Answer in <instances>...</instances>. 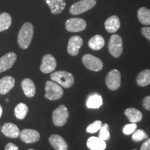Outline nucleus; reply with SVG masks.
I'll return each mask as SVG.
<instances>
[{
  "label": "nucleus",
  "instance_id": "0eeeda50",
  "mask_svg": "<svg viewBox=\"0 0 150 150\" xmlns=\"http://www.w3.org/2000/svg\"><path fill=\"white\" fill-rule=\"evenodd\" d=\"M83 65L86 68L94 72H98L103 68V63L100 59L91 54H85L82 58Z\"/></svg>",
  "mask_w": 150,
  "mask_h": 150
},
{
  "label": "nucleus",
  "instance_id": "a878e982",
  "mask_svg": "<svg viewBox=\"0 0 150 150\" xmlns=\"http://www.w3.org/2000/svg\"><path fill=\"white\" fill-rule=\"evenodd\" d=\"M12 23V18L8 13H2L0 14V32L4 31L11 27Z\"/></svg>",
  "mask_w": 150,
  "mask_h": 150
},
{
  "label": "nucleus",
  "instance_id": "1a4fd4ad",
  "mask_svg": "<svg viewBox=\"0 0 150 150\" xmlns=\"http://www.w3.org/2000/svg\"><path fill=\"white\" fill-rule=\"evenodd\" d=\"M86 22L83 19L75 18H70L65 22V28L70 32H79L86 29Z\"/></svg>",
  "mask_w": 150,
  "mask_h": 150
},
{
  "label": "nucleus",
  "instance_id": "f3484780",
  "mask_svg": "<svg viewBox=\"0 0 150 150\" xmlns=\"http://www.w3.org/2000/svg\"><path fill=\"white\" fill-rule=\"evenodd\" d=\"M45 1L50 7L52 13L54 15L63 12L66 6L65 0H45Z\"/></svg>",
  "mask_w": 150,
  "mask_h": 150
},
{
  "label": "nucleus",
  "instance_id": "393cba45",
  "mask_svg": "<svg viewBox=\"0 0 150 150\" xmlns=\"http://www.w3.org/2000/svg\"><path fill=\"white\" fill-rule=\"evenodd\" d=\"M138 18L143 25H150V10L146 7H141L138 11Z\"/></svg>",
  "mask_w": 150,
  "mask_h": 150
},
{
  "label": "nucleus",
  "instance_id": "7c9ffc66",
  "mask_svg": "<svg viewBox=\"0 0 150 150\" xmlns=\"http://www.w3.org/2000/svg\"><path fill=\"white\" fill-rule=\"evenodd\" d=\"M136 129H137V125L136 123L129 124V125H125V126L123 127L122 132L124 134L128 136V135L132 134L136 130Z\"/></svg>",
  "mask_w": 150,
  "mask_h": 150
},
{
  "label": "nucleus",
  "instance_id": "c9c22d12",
  "mask_svg": "<svg viewBox=\"0 0 150 150\" xmlns=\"http://www.w3.org/2000/svg\"><path fill=\"white\" fill-rule=\"evenodd\" d=\"M2 112H3L2 107H1V106L0 105V117H1V115H2Z\"/></svg>",
  "mask_w": 150,
  "mask_h": 150
},
{
  "label": "nucleus",
  "instance_id": "f03ea898",
  "mask_svg": "<svg viewBox=\"0 0 150 150\" xmlns=\"http://www.w3.org/2000/svg\"><path fill=\"white\" fill-rule=\"evenodd\" d=\"M50 78L53 81L65 88H69L74 83V76L71 73L66 71H57L50 75Z\"/></svg>",
  "mask_w": 150,
  "mask_h": 150
},
{
  "label": "nucleus",
  "instance_id": "cd10ccee",
  "mask_svg": "<svg viewBox=\"0 0 150 150\" xmlns=\"http://www.w3.org/2000/svg\"><path fill=\"white\" fill-rule=\"evenodd\" d=\"M131 138L135 142H140L141 140L147 139L148 135L142 129H138L133 133Z\"/></svg>",
  "mask_w": 150,
  "mask_h": 150
},
{
  "label": "nucleus",
  "instance_id": "6ab92c4d",
  "mask_svg": "<svg viewBox=\"0 0 150 150\" xmlns=\"http://www.w3.org/2000/svg\"><path fill=\"white\" fill-rule=\"evenodd\" d=\"M87 147L90 150H104L106 144L104 140L99 137L92 136L87 140Z\"/></svg>",
  "mask_w": 150,
  "mask_h": 150
},
{
  "label": "nucleus",
  "instance_id": "bb28decb",
  "mask_svg": "<svg viewBox=\"0 0 150 150\" xmlns=\"http://www.w3.org/2000/svg\"><path fill=\"white\" fill-rule=\"evenodd\" d=\"M28 110L27 105L24 103H20L15 108V115L19 120H23L27 116Z\"/></svg>",
  "mask_w": 150,
  "mask_h": 150
},
{
  "label": "nucleus",
  "instance_id": "f8f14e48",
  "mask_svg": "<svg viewBox=\"0 0 150 150\" xmlns=\"http://www.w3.org/2000/svg\"><path fill=\"white\" fill-rule=\"evenodd\" d=\"M82 45H83V39L81 38L79 35L72 36L67 44V52L71 56H76L79 54Z\"/></svg>",
  "mask_w": 150,
  "mask_h": 150
},
{
  "label": "nucleus",
  "instance_id": "a211bd4d",
  "mask_svg": "<svg viewBox=\"0 0 150 150\" xmlns=\"http://www.w3.org/2000/svg\"><path fill=\"white\" fill-rule=\"evenodd\" d=\"M15 86V79L13 76H6L0 79V94L6 95Z\"/></svg>",
  "mask_w": 150,
  "mask_h": 150
},
{
  "label": "nucleus",
  "instance_id": "423d86ee",
  "mask_svg": "<svg viewBox=\"0 0 150 150\" xmlns=\"http://www.w3.org/2000/svg\"><path fill=\"white\" fill-rule=\"evenodd\" d=\"M69 117V112L65 105H61L53 111L52 120L56 127L64 126Z\"/></svg>",
  "mask_w": 150,
  "mask_h": 150
},
{
  "label": "nucleus",
  "instance_id": "72a5a7b5",
  "mask_svg": "<svg viewBox=\"0 0 150 150\" xmlns=\"http://www.w3.org/2000/svg\"><path fill=\"white\" fill-rule=\"evenodd\" d=\"M140 150H150V138L143 142L140 148Z\"/></svg>",
  "mask_w": 150,
  "mask_h": 150
},
{
  "label": "nucleus",
  "instance_id": "4468645a",
  "mask_svg": "<svg viewBox=\"0 0 150 150\" xmlns=\"http://www.w3.org/2000/svg\"><path fill=\"white\" fill-rule=\"evenodd\" d=\"M1 132L6 137L11 138H17L20 136V131L18 127L13 123H6L1 127Z\"/></svg>",
  "mask_w": 150,
  "mask_h": 150
},
{
  "label": "nucleus",
  "instance_id": "b1692460",
  "mask_svg": "<svg viewBox=\"0 0 150 150\" xmlns=\"http://www.w3.org/2000/svg\"><path fill=\"white\" fill-rule=\"evenodd\" d=\"M136 83L139 86L145 87L150 84V70L146 69L138 74L136 78Z\"/></svg>",
  "mask_w": 150,
  "mask_h": 150
},
{
  "label": "nucleus",
  "instance_id": "4be33fe9",
  "mask_svg": "<svg viewBox=\"0 0 150 150\" xmlns=\"http://www.w3.org/2000/svg\"><path fill=\"white\" fill-rule=\"evenodd\" d=\"M125 114L131 123L138 122L142 118V112L135 108H127L125 111Z\"/></svg>",
  "mask_w": 150,
  "mask_h": 150
},
{
  "label": "nucleus",
  "instance_id": "aec40b11",
  "mask_svg": "<svg viewBox=\"0 0 150 150\" xmlns=\"http://www.w3.org/2000/svg\"><path fill=\"white\" fill-rule=\"evenodd\" d=\"M22 88L24 95L28 97H33L35 94V86L33 81L30 79H24L22 81Z\"/></svg>",
  "mask_w": 150,
  "mask_h": 150
},
{
  "label": "nucleus",
  "instance_id": "9d476101",
  "mask_svg": "<svg viewBox=\"0 0 150 150\" xmlns=\"http://www.w3.org/2000/svg\"><path fill=\"white\" fill-rule=\"evenodd\" d=\"M57 63L55 58L51 54H46L43 56L42 60V64L40 67V70L45 74L51 73L55 70Z\"/></svg>",
  "mask_w": 150,
  "mask_h": 150
},
{
  "label": "nucleus",
  "instance_id": "39448f33",
  "mask_svg": "<svg viewBox=\"0 0 150 150\" xmlns=\"http://www.w3.org/2000/svg\"><path fill=\"white\" fill-rule=\"evenodd\" d=\"M108 51L115 58H118L121 56L123 52V42L120 35L117 34L111 35L108 42Z\"/></svg>",
  "mask_w": 150,
  "mask_h": 150
},
{
  "label": "nucleus",
  "instance_id": "6e6552de",
  "mask_svg": "<svg viewBox=\"0 0 150 150\" xmlns=\"http://www.w3.org/2000/svg\"><path fill=\"white\" fill-rule=\"evenodd\" d=\"M106 84L110 91H116L120 86L121 74L117 70L110 71L106 75Z\"/></svg>",
  "mask_w": 150,
  "mask_h": 150
},
{
  "label": "nucleus",
  "instance_id": "dca6fc26",
  "mask_svg": "<svg viewBox=\"0 0 150 150\" xmlns=\"http://www.w3.org/2000/svg\"><path fill=\"white\" fill-rule=\"evenodd\" d=\"M49 142L56 150H67V142L59 135H52L49 138Z\"/></svg>",
  "mask_w": 150,
  "mask_h": 150
},
{
  "label": "nucleus",
  "instance_id": "2eb2a0df",
  "mask_svg": "<svg viewBox=\"0 0 150 150\" xmlns=\"http://www.w3.org/2000/svg\"><path fill=\"white\" fill-rule=\"evenodd\" d=\"M105 29L107 32L113 33L120 27V21L117 16H112L106 20L104 23Z\"/></svg>",
  "mask_w": 150,
  "mask_h": 150
},
{
  "label": "nucleus",
  "instance_id": "473e14b6",
  "mask_svg": "<svg viewBox=\"0 0 150 150\" xmlns=\"http://www.w3.org/2000/svg\"><path fill=\"white\" fill-rule=\"evenodd\" d=\"M142 106L146 110H150V96H147L143 99Z\"/></svg>",
  "mask_w": 150,
  "mask_h": 150
},
{
  "label": "nucleus",
  "instance_id": "412c9836",
  "mask_svg": "<svg viewBox=\"0 0 150 150\" xmlns=\"http://www.w3.org/2000/svg\"><path fill=\"white\" fill-rule=\"evenodd\" d=\"M104 45L105 41L104 38L99 34L94 35L88 40L89 47L93 50H95V51L102 50L104 47Z\"/></svg>",
  "mask_w": 150,
  "mask_h": 150
},
{
  "label": "nucleus",
  "instance_id": "4c0bfd02",
  "mask_svg": "<svg viewBox=\"0 0 150 150\" xmlns=\"http://www.w3.org/2000/svg\"><path fill=\"white\" fill-rule=\"evenodd\" d=\"M134 150H136V149H134Z\"/></svg>",
  "mask_w": 150,
  "mask_h": 150
},
{
  "label": "nucleus",
  "instance_id": "ddd939ff",
  "mask_svg": "<svg viewBox=\"0 0 150 150\" xmlns=\"http://www.w3.org/2000/svg\"><path fill=\"white\" fill-rule=\"evenodd\" d=\"M16 60L17 55L14 52H9L0 58V72H4L10 69Z\"/></svg>",
  "mask_w": 150,
  "mask_h": 150
},
{
  "label": "nucleus",
  "instance_id": "c756f323",
  "mask_svg": "<svg viewBox=\"0 0 150 150\" xmlns=\"http://www.w3.org/2000/svg\"><path fill=\"white\" fill-rule=\"evenodd\" d=\"M102 126V122L100 120H96L93 122V123L90 124L86 128V131L90 134H94L96 133L97 131H99L101 127Z\"/></svg>",
  "mask_w": 150,
  "mask_h": 150
},
{
  "label": "nucleus",
  "instance_id": "5701e85b",
  "mask_svg": "<svg viewBox=\"0 0 150 150\" xmlns=\"http://www.w3.org/2000/svg\"><path fill=\"white\" fill-rule=\"evenodd\" d=\"M102 104V96L96 93L90 95L86 102V106L88 108H99Z\"/></svg>",
  "mask_w": 150,
  "mask_h": 150
},
{
  "label": "nucleus",
  "instance_id": "7ed1b4c3",
  "mask_svg": "<svg viewBox=\"0 0 150 150\" xmlns=\"http://www.w3.org/2000/svg\"><path fill=\"white\" fill-rule=\"evenodd\" d=\"M45 97L49 100H57L61 98L63 91L61 86L53 81H48L45 83Z\"/></svg>",
  "mask_w": 150,
  "mask_h": 150
},
{
  "label": "nucleus",
  "instance_id": "e433bc0d",
  "mask_svg": "<svg viewBox=\"0 0 150 150\" xmlns=\"http://www.w3.org/2000/svg\"><path fill=\"white\" fill-rule=\"evenodd\" d=\"M29 150H34V149H29Z\"/></svg>",
  "mask_w": 150,
  "mask_h": 150
},
{
  "label": "nucleus",
  "instance_id": "2f4dec72",
  "mask_svg": "<svg viewBox=\"0 0 150 150\" xmlns=\"http://www.w3.org/2000/svg\"><path fill=\"white\" fill-rule=\"evenodd\" d=\"M141 33L150 42V27H143L141 29Z\"/></svg>",
  "mask_w": 150,
  "mask_h": 150
},
{
  "label": "nucleus",
  "instance_id": "9b49d317",
  "mask_svg": "<svg viewBox=\"0 0 150 150\" xmlns=\"http://www.w3.org/2000/svg\"><path fill=\"white\" fill-rule=\"evenodd\" d=\"M20 139L25 143L30 144L36 142L40 138V134L38 131L34 129H25L20 132Z\"/></svg>",
  "mask_w": 150,
  "mask_h": 150
},
{
  "label": "nucleus",
  "instance_id": "20e7f679",
  "mask_svg": "<svg viewBox=\"0 0 150 150\" xmlns=\"http://www.w3.org/2000/svg\"><path fill=\"white\" fill-rule=\"evenodd\" d=\"M96 4V0H80L71 6L70 13L73 16L83 13L93 8Z\"/></svg>",
  "mask_w": 150,
  "mask_h": 150
},
{
  "label": "nucleus",
  "instance_id": "f704fd0d",
  "mask_svg": "<svg viewBox=\"0 0 150 150\" xmlns=\"http://www.w3.org/2000/svg\"><path fill=\"white\" fill-rule=\"evenodd\" d=\"M5 150H19L18 147L13 143H8L5 147Z\"/></svg>",
  "mask_w": 150,
  "mask_h": 150
},
{
  "label": "nucleus",
  "instance_id": "f257e3e1",
  "mask_svg": "<svg viewBox=\"0 0 150 150\" xmlns=\"http://www.w3.org/2000/svg\"><path fill=\"white\" fill-rule=\"evenodd\" d=\"M33 36V26L31 22L24 23L20 29L18 35L19 46L22 50H26L31 44Z\"/></svg>",
  "mask_w": 150,
  "mask_h": 150
},
{
  "label": "nucleus",
  "instance_id": "c85d7f7f",
  "mask_svg": "<svg viewBox=\"0 0 150 150\" xmlns=\"http://www.w3.org/2000/svg\"><path fill=\"white\" fill-rule=\"evenodd\" d=\"M110 136L109 126H108V124H104L99 129V138L106 141V140H108L110 139Z\"/></svg>",
  "mask_w": 150,
  "mask_h": 150
}]
</instances>
